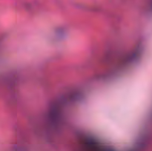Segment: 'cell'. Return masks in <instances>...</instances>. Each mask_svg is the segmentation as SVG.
<instances>
[{
	"mask_svg": "<svg viewBox=\"0 0 152 151\" xmlns=\"http://www.w3.org/2000/svg\"><path fill=\"white\" fill-rule=\"evenodd\" d=\"M152 109V47L120 78L101 87L88 100L83 120L91 132L111 146L132 144Z\"/></svg>",
	"mask_w": 152,
	"mask_h": 151,
	"instance_id": "obj_1",
	"label": "cell"
}]
</instances>
